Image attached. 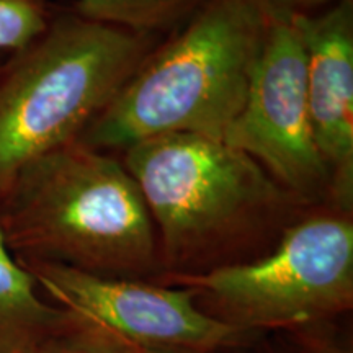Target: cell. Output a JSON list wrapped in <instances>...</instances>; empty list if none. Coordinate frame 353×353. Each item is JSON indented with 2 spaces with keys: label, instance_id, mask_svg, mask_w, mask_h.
I'll return each mask as SVG.
<instances>
[{
  "label": "cell",
  "instance_id": "cell-12",
  "mask_svg": "<svg viewBox=\"0 0 353 353\" xmlns=\"http://www.w3.org/2000/svg\"><path fill=\"white\" fill-rule=\"evenodd\" d=\"M352 314L299 322L276 332L291 353H353Z\"/></svg>",
  "mask_w": 353,
  "mask_h": 353
},
{
  "label": "cell",
  "instance_id": "cell-15",
  "mask_svg": "<svg viewBox=\"0 0 353 353\" xmlns=\"http://www.w3.org/2000/svg\"><path fill=\"white\" fill-rule=\"evenodd\" d=\"M144 353H280L268 343V335L250 347L221 348V350H188V348H143Z\"/></svg>",
  "mask_w": 353,
  "mask_h": 353
},
{
  "label": "cell",
  "instance_id": "cell-5",
  "mask_svg": "<svg viewBox=\"0 0 353 353\" xmlns=\"http://www.w3.org/2000/svg\"><path fill=\"white\" fill-rule=\"evenodd\" d=\"M154 283L190 288L203 314L263 334L352 314L353 214L312 206L262 259Z\"/></svg>",
  "mask_w": 353,
  "mask_h": 353
},
{
  "label": "cell",
  "instance_id": "cell-8",
  "mask_svg": "<svg viewBox=\"0 0 353 353\" xmlns=\"http://www.w3.org/2000/svg\"><path fill=\"white\" fill-rule=\"evenodd\" d=\"M306 56L307 105L330 205L353 214V0L288 20Z\"/></svg>",
  "mask_w": 353,
  "mask_h": 353
},
{
  "label": "cell",
  "instance_id": "cell-13",
  "mask_svg": "<svg viewBox=\"0 0 353 353\" xmlns=\"http://www.w3.org/2000/svg\"><path fill=\"white\" fill-rule=\"evenodd\" d=\"M54 0H0V56L37 38L51 19Z\"/></svg>",
  "mask_w": 353,
  "mask_h": 353
},
{
  "label": "cell",
  "instance_id": "cell-3",
  "mask_svg": "<svg viewBox=\"0 0 353 353\" xmlns=\"http://www.w3.org/2000/svg\"><path fill=\"white\" fill-rule=\"evenodd\" d=\"M268 26L260 0H210L154 48L77 141L118 154L164 134L221 139L244 103Z\"/></svg>",
  "mask_w": 353,
  "mask_h": 353
},
{
  "label": "cell",
  "instance_id": "cell-16",
  "mask_svg": "<svg viewBox=\"0 0 353 353\" xmlns=\"http://www.w3.org/2000/svg\"><path fill=\"white\" fill-rule=\"evenodd\" d=\"M3 57H6V56H0V64H2V61H3Z\"/></svg>",
  "mask_w": 353,
  "mask_h": 353
},
{
  "label": "cell",
  "instance_id": "cell-2",
  "mask_svg": "<svg viewBox=\"0 0 353 353\" xmlns=\"http://www.w3.org/2000/svg\"><path fill=\"white\" fill-rule=\"evenodd\" d=\"M0 226L17 259L95 276L156 281L157 231L118 154L72 141L28 162L0 192Z\"/></svg>",
  "mask_w": 353,
  "mask_h": 353
},
{
  "label": "cell",
  "instance_id": "cell-1",
  "mask_svg": "<svg viewBox=\"0 0 353 353\" xmlns=\"http://www.w3.org/2000/svg\"><path fill=\"white\" fill-rule=\"evenodd\" d=\"M118 156L156 226L159 278L203 275L262 259L309 210L255 159L219 138L156 136Z\"/></svg>",
  "mask_w": 353,
  "mask_h": 353
},
{
  "label": "cell",
  "instance_id": "cell-4",
  "mask_svg": "<svg viewBox=\"0 0 353 353\" xmlns=\"http://www.w3.org/2000/svg\"><path fill=\"white\" fill-rule=\"evenodd\" d=\"M161 41L56 3L43 32L0 64V192L28 162L77 141Z\"/></svg>",
  "mask_w": 353,
  "mask_h": 353
},
{
  "label": "cell",
  "instance_id": "cell-14",
  "mask_svg": "<svg viewBox=\"0 0 353 353\" xmlns=\"http://www.w3.org/2000/svg\"><path fill=\"white\" fill-rule=\"evenodd\" d=\"M270 20L288 21L294 17L317 13L337 0H260Z\"/></svg>",
  "mask_w": 353,
  "mask_h": 353
},
{
  "label": "cell",
  "instance_id": "cell-10",
  "mask_svg": "<svg viewBox=\"0 0 353 353\" xmlns=\"http://www.w3.org/2000/svg\"><path fill=\"white\" fill-rule=\"evenodd\" d=\"M210 0H72L85 19L164 39L187 25Z\"/></svg>",
  "mask_w": 353,
  "mask_h": 353
},
{
  "label": "cell",
  "instance_id": "cell-7",
  "mask_svg": "<svg viewBox=\"0 0 353 353\" xmlns=\"http://www.w3.org/2000/svg\"><path fill=\"white\" fill-rule=\"evenodd\" d=\"M17 260L48 301L99 322L141 348L221 350L250 347L268 335L211 319L195 306L193 291L183 286L95 276L59 263Z\"/></svg>",
  "mask_w": 353,
  "mask_h": 353
},
{
  "label": "cell",
  "instance_id": "cell-6",
  "mask_svg": "<svg viewBox=\"0 0 353 353\" xmlns=\"http://www.w3.org/2000/svg\"><path fill=\"white\" fill-rule=\"evenodd\" d=\"M221 139L255 159L307 208L330 205L309 114L306 56L291 21L270 20L244 103Z\"/></svg>",
  "mask_w": 353,
  "mask_h": 353
},
{
  "label": "cell",
  "instance_id": "cell-9",
  "mask_svg": "<svg viewBox=\"0 0 353 353\" xmlns=\"http://www.w3.org/2000/svg\"><path fill=\"white\" fill-rule=\"evenodd\" d=\"M65 316L63 307L43 296L0 226V353H32L64 324Z\"/></svg>",
  "mask_w": 353,
  "mask_h": 353
},
{
  "label": "cell",
  "instance_id": "cell-11",
  "mask_svg": "<svg viewBox=\"0 0 353 353\" xmlns=\"http://www.w3.org/2000/svg\"><path fill=\"white\" fill-rule=\"evenodd\" d=\"M65 312L64 324L32 353H144L143 348L99 322Z\"/></svg>",
  "mask_w": 353,
  "mask_h": 353
}]
</instances>
